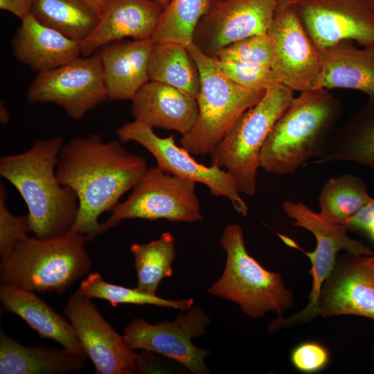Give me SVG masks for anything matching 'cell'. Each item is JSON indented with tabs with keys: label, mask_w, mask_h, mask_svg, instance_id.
Listing matches in <instances>:
<instances>
[{
	"label": "cell",
	"mask_w": 374,
	"mask_h": 374,
	"mask_svg": "<svg viewBox=\"0 0 374 374\" xmlns=\"http://www.w3.org/2000/svg\"><path fill=\"white\" fill-rule=\"evenodd\" d=\"M116 134L122 143L134 141L143 146L163 171L206 185L213 195L226 197L238 213L247 215L249 208L240 195L235 179L223 168L199 163L188 152L176 145L173 134L160 137L152 127L136 120L123 124Z\"/></svg>",
	"instance_id": "cell-11"
},
{
	"label": "cell",
	"mask_w": 374,
	"mask_h": 374,
	"mask_svg": "<svg viewBox=\"0 0 374 374\" xmlns=\"http://www.w3.org/2000/svg\"><path fill=\"white\" fill-rule=\"evenodd\" d=\"M372 356H373V366H374V347H373V353H372Z\"/></svg>",
	"instance_id": "cell-43"
},
{
	"label": "cell",
	"mask_w": 374,
	"mask_h": 374,
	"mask_svg": "<svg viewBox=\"0 0 374 374\" xmlns=\"http://www.w3.org/2000/svg\"><path fill=\"white\" fill-rule=\"evenodd\" d=\"M91 6L94 9H96L98 13L100 14L103 10V8L107 0H82Z\"/></svg>",
	"instance_id": "cell-38"
},
{
	"label": "cell",
	"mask_w": 374,
	"mask_h": 374,
	"mask_svg": "<svg viewBox=\"0 0 374 374\" xmlns=\"http://www.w3.org/2000/svg\"><path fill=\"white\" fill-rule=\"evenodd\" d=\"M279 0H219L199 21L193 43L215 58L224 47L240 39L266 34Z\"/></svg>",
	"instance_id": "cell-15"
},
{
	"label": "cell",
	"mask_w": 374,
	"mask_h": 374,
	"mask_svg": "<svg viewBox=\"0 0 374 374\" xmlns=\"http://www.w3.org/2000/svg\"><path fill=\"white\" fill-rule=\"evenodd\" d=\"M273 54L272 44L266 33L253 35L232 43L222 48L215 58L271 69Z\"/></svg>",
	"instance_id": "cell-32"
},
{
	"label": "cell",
	"mask_w": 374,
	"mask_h": 374,
	"mask_svg": "<svg viewBox=\"0 0 374 374\" xmlns=\"http://www.w3.org/2000/svg\"><path fill=\"white\" fill-rule=\"evenodd\" d=\"M364 1L374 16V0H364Z\"/></svg>",
	"instance_id": "cell-40"
},
{
	"label": "cell",
	"mask_w": 374,
	"mask_h": 374,
	"mask_svg": "<svg viewBox=\"0 0 374 374\" xmlns=\"http://www.w3.org/2000/svg\"><path fill=\"white\" fill-rule=\"evenodd\" d=\"M26 96L30 103H53L71 118H82L107 100L98 53L81 55L60 66L38 73Z\"/></svg>",
	"instance_id": "cell-10"
},
{
	"label": "cell",
	"mask_w": 374,
	"mask_h": 374,
	"mask_svg": "<svg viewBox=\"0 0 374 374\" xmlns=\"http://www.w3.org/2000/svg\"><path fill=\"white\" fill-rule=\"evenodd\" d=\"M0 301L5 310L19 317L41 337L54 340L75 355L87 359V356L70 321L34 292L1 283Z\"/></svg>",
	"instance_id": "cell-21"
},
{
	"label": "cell",
	"mask_w": 374,
	"mask_h": 374,
	"mask_svg": "<svg viewBox=\"0 0 374 374\" xmlns=\"http://www.w3.org/2000/svg\"><path fill=\"white\" fill-rule=\"evenodd\" d=\"M294 98V91L281 83L267 87L262 98L238 119L210 154L211 165L229 172L240 193L256 194L262 146Z\"/></svg>",
	"instance_id": "cell-7"
},
{
	"label": "cell",
	"mask_w": 374,
	"mask_h": 374,
	"mask_svg": "<svg viewBox=\"0 0 374 374\" xmlns=\"http://www.w3.org/2000/svg\"><path fill=\"white\" fill-rule=\"evenodd\" d=\"M180 312L172 321L157 324L134 318L125 328L123 337L134 349L161 355L177 362L193 374H208L205 363L209 355L207 349L196 346L192 341L206 332L209 316L198 305H193L186 314Z\"/></svg>",
	"instance_id": "cell-12"
},
{
	"label": "cell",
	"mask_w": 374,
	"mask_h": 374,
	"mask_svg": "<svg viewBox=\"0 0 374 374\" xmlns=\"http://www.w3.org/2000/svg\"><path fill=\"white\" fill-rule=\"evenodd\" d=\"M210 3V0H170L151 37L152 43L170 42L187 46Z\"/></svg>",
	"instance_id": "cell-30"
},
{
	"label": "cell",
	"mask_w": 374,
	"mask_h": 374,
	"mask_svg": "<svg viewBox=\"0 0 374 374\" xmlns=\"http://www.w3.org/2000/svg\"><path fill=\"white\" fill-rule=\"evenodd\" d=\"M319 50L343 40L374 44V16L364 0H290Z\"/></svg>",
	"instance_id": "cell-16"
},
{
	"label": "cell",
	"mask_w": 374,
	"mask_h": 374,
	"mask_svg": "<svg viewBox=\"0 0 374 374\" xmlns=\"http://www.w3.org/2000/svg\"><path fill=\"white\" fill-rule=\"evenodd\" d=\"M150 80L170 85L196 98L200 89L199 69L187 47L175 42L153 44L148 66Z\"/></svg>",
	"instance_id": "cell-26"
},
{
	"label": "cell",
	"mask_w": 374,
	"mask_h": 374,
	"mask_svg": "<svg viewBox=\"0 0 374 374\" xmlns=\"http://www.w3.org/2000/svg\"><path fill=\"white\" fill-rule=\"evenodd\" d=\"M163 9L154 0H107L96 29L80 42L81 55H91L103 46L125 37L151 39Z\"/></svg>",
	"instance_id": "cell-18"
},
{
	"label": "cell",
	"mask_w": 374,
	"mask_h": 374,
	"mask_svg": "<svg viewBox=\"0 0 374 374\" xmlns=\"http://www.w3.org/2000/svg\"><path fill=\"white\" fill-rule=\"evenodd\" d=\"M64 139L39 140L26 152L0 158V175L18 190L28 210L31 231L41 239L69 233L79 211L77 195L56 175Z\"/></svg>",
	"instance_id": "cell-2"
},
{
	"label": "cell",
	"mask_w": 374,
	"mask_h": 374,
	"mask_svg": "<svg viewBox=\"0 0 374 374\" xmlns=\"http://www.w3.org/2000/svg\"><path fill=\"white\" fill-rule=\"evenodd\" d=\"M34 0H0V9L9 12L21 21L31 14Z\"/></svg>",
	"instance_id": "cell-37"
},
{
	"label": "cell",
	"mask_w": 374,
	"mask_h": 374,
	"mask_svg": "<svg viewBox=\"0 0 374 374\" xmlns=\"http://www.w3.org/2000/svg\"><path fill=\"white\" fill-rule=\"evenodd\" d=\"M85 359L65 348L24 346L1 330V374H62L86 366Z\"/></svg>",
	"instance_id": "cell-24"
},
{
	"label": "cell",
	"mask_w": 374,
	"mask_h": 374,
	"mask_svg": "<svg viewBox=\"0 0 374 374\" xmlns=\"http://www.w3.org/2000/svg\"><path fill=\"white\" fill-rule=\"evenodd\" d=\"M154 1L157 2L158 3H159L163 7V8H165L168 6L170 1V0H154Z\"/></svg>",
	"instance_id": "cell-42"
},
{
	"label": "cell",
	"mask_w": 374,
	"mask_h": 374,
	"mask_svg": "<svg viewBox=\"0 0 374 374\" xmlns=\"http://www.w3.org/2000/svg\"><path fill=\"white\" fill-rule=\"evenodd\" d=\"M6 190L0 183V256L6 258L16 245L26 238L31 231L28 215L16 216L8 208L6 204Z\"/></svg>",
	"instance_id": "cell-33"
},
{
	"label": "cell",
	"mask_w": 374,
	"mask_h": 374,
	"mask_svg": "<svg viewBox=\"0 0 374 374\" xmlns=\"http://www.w3.org/2000/svg\"><path fill=\"white\" fill-rule=\"evenodd\" d=\"M10 117H9V113L8 111L5 106L4 102H1L0 105V121L3 124H7L9 121Z\"/></svg>",
	"instance_id": "cell-39"
},
{
	"label": "cell",
	"mask_w": 374,
	"mask_h": 374,
	"mask_svg": "<svg viewBox=\"0 0 374 374\" xmlns=\"http://www.w3.org/2000/svg\"><path fill=\"white\" fill-rule=\"evenodd\" d=\"M31 15L42 24L82 42L100 21V14L82 0H34Z\"/></svg>",
	"instance_id": "cell-27"
},
{
	"label": "cell",
	"mask_w": 374,
	"mask_h": 374,
	"mask_svg": "<svg viewBox=\"0 0 374 374\" xmlns=\"http://www.w3.org/2000/svg\"><path fill=\"white\" fill-rule=\"evenodd\" d=\"M196 182L148 168L126 200L118 203L103 223L108 229L127 219L196 222L204 220Z\"/></svg>",
	"instance_id": "cell-9"
},
{
	"label": "cell",
	"mask_w": 374,
	"mask_h": 374,
	"mask_svg": "<svg viewBox=\"0 0 374 374\" xmlns=\"http://www.w3.org/2000/svg\"><path fill=\"white\" fill-rule=\"evenodd\" d=\"M131 100L134 120L152 128L177 131L181 136L193 128L198 118L197 99L163 82L148 81Z\"/></svg>",
	"instance_id": "cell-19"
},
{
	"label": "cell",
	"mask_w": 374,
	"mask_h": 374,
	"mask_svg": "<svg viewBox=\"0 0 374 374\" xmlns=\"http://www.w3.org/2000/svg\"><path fill=\"white\" fill-rule=\"evenodd\" d=\"M355 162L374 170V100L367 102L337 129L332 150L312 163Z\"/></svg>",
	"instance_id": "cell-25"
},
{
	"label": "cell",
	"mask_w": 374,
	"mask_h": 374,
	"mask_svg": "<svg viewBox=\"0 0 374 374\" xmlns=\"http://www.w3.org/2000/svg\"><path fill=\"white\" fill-rule=\"evenodd\" d=\"M371 258H372V259H373V260L374 262V253L371 256Z\"/></svg>",
	"instance_id": "cell-44"
},
{
	"label": "cell",
	"mask_w": 374,
	"mask_h": 374,
	"mask_svg": "<svg viewBox=\"0 0 374 374\" xmlns=\"http://www.w3.org/2000/svg\"><path fill=\"white\" fill-rule=\"evenodd\" d=\"M78 290L91 299L107 301L112 306L118 304L153 305L186 312L194 305L193 299H167L157 294L146 293L137 287L131 288L110 283L105 281L98 272L89 273L85 276L82 280Z\"/></svg>",
	"instance_id": "cell-31"
},
{
	"label": "cell",
	"mask_w": 374,
	"mask_h": 374,
	"mask_svg": "<svg viewBox=\"0 0 374 374\" xmlns=\"http://www.w3.org/2000/svg\"><path fill=\"white\" fill-rule=\"evenodd\" d=\"M220 245L226 260L222 274L208 289L211 295L238 305L251 319L269 312L282 317L294 306L292 291L285 287L281 275L266 269L248 253L240 225L231 224L224 228Z\"/></svg>",
	"instance_id": "cell-5"
},
{
	"label": "cell",
	"mask_w": 374,
	"mask_h": 374,
	"mask_svg": "<svg viewBox=\"0 0 374 374\" xmlns=\"http://www.w3.org/2000/svg\"><path fill=\"white\" fill-rule=\"evenodd\" d=\"M12 42L18 61L38 73L81 56L79 42L39 22L31 14L21 21Z\"/></svg>",
	"instance_id": "cell-22"
},
{
	"label": "cell",
	"mask_w": 374,
	"mask_h": 374,
	"mask_svg": "<svg viewBox=\"0 0 374 374\" xmlns=\"http://www.w3.org/2000/svg\"><path fill=\"white\" fill-rule=\"evenodd\" d=\"M186 47L200 75L199 114L193 128L181 136L179 143L190 154L210 155L238 119L262 98L266 89H250L235 83L193 42Z\"/></svg>",
	"instance_id": "cell-6"
},
{
	"label": "cell",
	"mask_w": 374,
	"mask_h": 374,
	"mask_svg": "<svg viewBox=\"0 0 374 374\" xmlns=\"http://www.w3.org/2000/svg\"><path fill=\"white\" fill-rule=\"evenodd\" d=\"M346 228L348 231L366 236L374 243V198L348 220Z\"/></svg>",
	"instance_id": "cell-36"
},
{
	"label": "cell",
	"mask_w": 374,
	"mask_h": 374,
	"mask_svg": "<svg viewBox=\"0 0 374 374\" xmlns=\"http://www.w3.org/2000/svg\"><path fill=\"white\" fill-rule=\"evenodd\" d=\"M290 0H279L277 8H284L289 5Z\"/></svg>",
	"instance_id": "cell-41"
},
{
	"label": "cell",
	"mask_w": 374,
	"mask_h": 374,
	"mask_svg": "<svg viewBox=\"0 0 374 374\" xmlns=\"http://www.w3.org/2000/svg\"><path fill=\"white\" fill-rule=\"evenodd\" d=\"M213 60L225 76L243 87L265 89L271 84L279 82L276 74L270 68L235 61Z\"/></svg>",
	"instance_id": "cell-34"
},
{
	"label": "cell",
	"mask_w": 374,
	"mask_h": 374,
	"mask_svg": "<svg viewBox=\"0 0 374 374\" xmlns=\"http://www.w3.org/2000/svg\"><path fill=\"white\" fill-rule=\"evenodd\" d=\"M267 34L274 51L271 69L279 82L301 93L317 89L321 73V53L290 4L276 8Z\"/></svg>",
	"instance_id": "cell-14"
},
{
	"label": "cell",
	"mask_w": 374,
	"mask_h": 374,
	"mask_svg": "<svg viewBox=\"0 0 374 374\" xmlns=\"http://www.w3.org/2000/svg\"><path fill=\"white\" fill-rule=\"evenodd\" d=\"M342 112L341 100L326 89L301 92L269 134L260 152V168L274 175H290L309 159L328 153Z\"/></svg>",
	"instance_id": "cell-3"
},
{
	"label": "cell",
	"mask_w": 374,
	"mask_h": 374,
	"mask_svg": "<svg viewBox=\"0 0 374 374\" xmlns=\"http://www.w3.org/2000/svg\"><path fill=\"white\" fill-rule=\"evenodd\" d=\"M282 208L287 217L294 220V226L308 230L316 239L315 249L308 252L299 247L292 239L278 233L285 244L299 249L309 258L312 285L308 303L304 309L288 317H278L268 325L269 333L292 326L309 323L318 316L317 305L320 292L335 264L339 251L345 250L351 254L366 256L374 253V251L362 241L350 238L344 226L327 221L319 213L314 212L300 201L294 202L286 200L282 204Z\"/></svg>",
	"instance_id": "cell-8"
},
{
	"label": "cell",
	"mask_w": 374,
	"mask_h": 374,
	"mask_svg": "<svg viewBox=\"0 0 374 374\" xmlns=\"http://www.w3.org/2000/svg\"><path fill=\"white\" fill-rule=\"evenodd\" d=\"M219 1V0H210L211 2H213V1Z\"/></svg>",
	"instance_id": "cell-45"
},
{
	"label": "cell",
	"mask_w": 374,
	"mask_h": 374,
	"mask_svg": "<svg viewBox=\"0 0 374 374\" xmlns=\"http://www.w3.org/2000/svg\"><path fill=\"white\" fill-rule=\"evenodd\" d=\"M343 40L322 51L321 73L317 88L349 89L374 100V44L359 48Z\"/></svg>",
	"instance_id": "cell-23"
},
{
	"label": "cell",
	"mask_w": 374,
	"mask_h": 374,
	"mask_svg": "<svg viewBox=\"0 0 374 374\" xmlns=\"http://www.w3.org/2000/svg\"><path fill=\"white\" fill-rule=\"evenodd\" d=\"M82 347L98 374L144 373L143 356L137 354L104 319L91 299L78 290L64 308Z\"/></svg>",
	"instance_id": "cell-13"
},
{
	"label": "cell",
	"mask_w": 374,
	"mask_h": 374,
	"mask_svg": "<svg viewBox=\"0 0 374 374\" xmlns=\"http://www.w3.org/2000/svg\"><path fill=\"white\" fill-rule=\"evenodd\" d=\"M122 143L91 134L64 144L56 175L61 184L73 190L79 202L77 218L68 233H81L91 241L106 232L100 215L112 211L148 169L145 159Z\"/></svg>",
	"instance_id": "cell-1"
},
{
	"label": "cell",
	"mask_w": 374,
	"mask_h": 374,
	"mask_svg": "<svg viewBox=\"0 0 374 374\" xmlns=\"http://www.w3.org/2000/svg\"><path fill=\"white\" fill-rule=\"evenodd\" d=\"M87 242L81 233L45 239L27 237L1 260V282L34 292L62 294L90 273Z\"/></svg>",
	"instance_id": "cell-4"
},
{
	"label": "cell",
	"mask_w": 374,
	"mask_h": 374,
	"mask_svg": "<svg viewBox=\"0 0 374 374\" xmlns=\"http://www.w3.org/2000/svg\"><path fill=\"white\" fill-rule=\"evenodd\" d=\"M372 199L364 181L344 174L330 178L323 186L318 197L319 213L327 221L346 228L348 220Z\"/></svg>",
	"instance_id": "cell-28"
},
{
	"label": "cell",
	"mask_w": 374,
	"mask_h": 374,
	"mask_svg": "<svg viewBox=\"0 0 374 374\" xmlns=\"http://www.w3.org/2000/svg\"><path fill=\"white\" fill-rule=\"evenodd\" d=\"M151 39L115 41L100 48L107 100H131L148 81Z\"/></svg>",
	"instance_id": "cell-20"
},
{
	"label": "cell",
	"mask_w": 374,
	"mask_h": 374,
	"mask_svg": "<svg viewBox=\"0 0 374 374\" xmlns=\"http://www.w3.org/2000/svg\"><path fill=\"white\" fill-rule=\"evenodd\" d=\"M293 367L303 373L323 371L330 361L328 348L317 341H305L295 346L290 355Z\"/></svg>",
	"instance_id": "cell-35"
},
{
	"label": "cell",
	"mask_w": 374,
	"mask_h": 374,
	"mask_svg": "<svg viewBox=\"0 0 374 374\" xmlns=\"http://www.w3.org/2000/svg\"><path fill=\"white\" fill-rule=\"evenodd\" d=\"M130 251L134 258L137 287L156 294L161 282L172 274V263L176 256L175 240L172 233L145 244L134 243Z\"/></svg>",
	"instance_id": "cell-29"
},
{
	"label": "cell",
	"mask_w": 374,
	"mask_h": 374,
	"mask_svg": "<svg viewBox=\"0 0 374 374\" xmlns=\"http://www.w3.org/2000/svg\"><path fill=\"white\" fill-rule=\"evenodd\" d=\"M318 316L356 315L374 320V262L371 256L338 255L319 298Z\"/></svg>",
	"instance_id": "cell-17"
}]
</instances>
